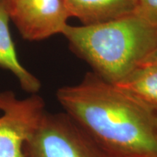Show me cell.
I'll list each match as a JSON object with an SVG mask.
<instances>
[{
  "label": "cell",
  "mask_w": 157,
  "mask_h": 157,
  "mask_svg": "<svg viewBox=\"0 0 157 157\" xmlns=\"http://www.w3.org/2000/svg\"><path fill=\"white\" fill-rule=\"evenodd\" d=\"M46 113L42 97L32 94L18 99L14 93H0V157H23L25 141L34 134Z\"/></svg>",
  "instance_id": "cell-4"
},
{
  "label": "cell",
  "mask_w": 157,
  "mask_h": 157,
  "mask_svg": "<svg viewBox=\"0 0 157 157\" xmlns=\"http://www.w3.org/2000/svg\"><path fill=\"white\" fill-rule=\"evenodd\" d=\"M135 14L157 27V0H137Z\"/></svg>",
  "instance_id": "cell-9"
},
{
  "label": "cell",
  "mask_w": 157,
  "mask_h": 157,
  "mask_svg": "<svg viewBox=\"0 0 157 157\" xmlns=\"http://www.w3.org/2000/svg\"><path fill=\"white\" fill-rule=\"evenodd\" d=\"M70 17L94 25L135 14L137 0H66Z\"/></svg>",
  "instance_id": "cell-6"
},
{
  "label": "cell",
  "mask_w": 157,
  "mask_h": 157,
  "mask_svg": "<svg viewBox=\"0 0 157 157\" xmlns=\"http://www.w3.org/2000/svg\"><path fill=\"white\" fill-rule=\"evenodd\" d=\"M3 2L20 34L31 42L62 34L71 17L66 0H3Z\"/></svg>",
  "instance_id": "cell-5"
},
{
  "label": "cell",
  "mask_w": 157,
  "mask_h": 157,
  "mask_svg": "<svg viewBox=\"0 0 157 157\" xmlns=\"http://www.w3.org/2000/svg\"><path fill=\"white\" fill-rule=\"evenodd\" d=\"M9 21L3 0H0V67L14 74L23 90L31 94H36L41 88V82L18 60L10 33Z\"/></svg>",
  "instance_id": "cell-7"
},
{
  "label": "cell",
  "mask_w": 157,
  "mask_h": 157,
  "mask_svg": "<svg viewBox=\"0 0 157 157\" xmlns=\"http://www.w3.org/2000/svg\"><path fill=\"white\" fill-rule=\"evenodd\" d=\"M70 48L103 79L117 84L157 46V27L133 14L94 25H67Z\"/></svg>",
  "instance_id": "cell-2"
},
{
  "label": "cell",
  "mask_w": 157,
  "mask_h": 157,
  "mask_svg": "<svg viewBox=\"0 0 157 157\" xmlns=\"http://www.w3.org/2000/svg\"><path fill=\"white\" fill-rule=\"evenodd\" d=\"M127 93L157 110V67L140 65L115 84Z\"/></svg>",
  "instance_id": "cell-8"
},
{
  "label": "cell",
  "mask_w": 157,
  "mask_h": 157,
  "mask_svg": "<svg viewBox=\"0 0 157 157\" xmlns=\"http://www.w3.org/2000/svg\"><path fill=\"white\" fill-rule=\"evenodd\" d=\"M140 65L154 66L157 67V46L143 60ZM139 65V66H140Z\"/></svg>",
  "instance_id": "cell-10"
},
{
  "label": "cell",
  "mask_w": 157,
  "mask_h": 157,
  "mask_svg": "<svg viewBox=\"0 0 157 157\" xmlns=\"http://www.w3.org/2000/svg\"><path fill=\"white\" fill-rule=\"evenodd\" d=\"M156 112H157V110H156Z\"/></svg>",
  "instance_id": "cell-11"
},
{
  "label": "cell",
  "mask_w": 157,
  "mask_h": 157,
  "mask_svg": "<svg viewBox=\"0 0 157 157\" xmlns=\"http://www.w3.org/2000/svg\"><path fill=\"white\" fill-rule=\"evenodd\" d=\"M64 112L111 157H157V112L115 84L88 72L60 87Z\"/></svg>",
  "instance_id": "cell-1"
},
{
  "label": "cell",
  "mask_w": 157,
  "mask_h": 157,
  "mask_svg": "<svg viewBox=\"0 0 157 157\" xmlns=\"http://www.w3.org/2000/svg\"><path fill=\"white\" fill-rule=\"evenodd\" d=\"M23 157H111L66 113H46L25 141Z\"/></svg>",
  "instance_id": "cell-3"
}]
</instances>
